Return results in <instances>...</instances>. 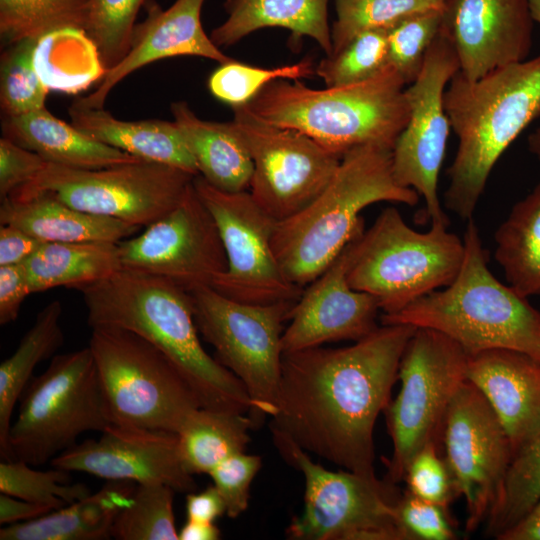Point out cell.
I'll list each match as a JSON object with an SVG mask.
<instances>
[{"instance_id": "46", "label": "cell", "mask_w": 540, "mask_h": 540, "mask_svg": "<svg viewBox=\"0 0 540 540\" xmlns=\"http://www.w3.org/2000/svg\"><path fill=\"white\" fill-rule=\"evenodd\" d=\"M261 466L260 456L242 452L226 458L209 472L228 517L235 519L247 510L250 485Z\"/></svg>"}, {"instance_id": "8", "label": "cell", "mask_w": 540, "mask_h": 540, "mask_svg": "<svg viewBox=\"0 0 540 540\" xmlns=\"http://www.w3.org/2000/svg\"><path fill=\"white\" fill-rule=\"evenodd\" d=\"M111 424L89 346L57 354L19 399L1 459L41 466L78 443L82 434L101 433Z\"/></svg>"}, {"instance_id": "45", "label": "cell", "mask_w": 540, "mask_h": 540, "mask_svg": "<svg viewBox=\"0 0 540 540\" xmlns=\"http://www.w3.org/2000/svg\"><path fill=\"white\" fill-rule=\"evenodd\" d=\"M403 480L410 493L445 508L456 494L449 468L436 442L426 444L414 455Z\"/></svg>"}, {"instance_id": "27", "label": "cell", "mask_w": 540, "mask_h": 540, "mask_svg": "<svg viewBox=\"0 0 540 540\" xmlns=\"http://www.w3.org/2000/svg\"><path fill=\"white\" fill-rule=\"evenodd\" d=\"M171 113L194 157L199 175L223 191H248L253 161L237 124L233 120H203L185 101L173 102Z\"/></svg>"}, {"instance_id": "22", "label": "cell", "mask_w": 540, "mask_h": 540, "mask_svg": "<svg viewBox=\"0 0 540 540\" xmlns=\"http://www.w3.org/2000/svg\"><path fill=\"white\" fill-rule=\"evenodd\" d=\"M205 0H175L167 9L152 3L147 17L136 24L126 56L106 71L94 92L78 98L74 105L104 108L114 87L129 74L153 62L176 56H197L219 62L232 60L217 47L201 23Z\"/></svg>"}, {"instance_id": "11", "label": "cell", "mask_w": 540, "mask_h": 540, "mask_svg": "<svg viewBox=\"0 0 540 540\" xmlns=\"http://www.w3.org/2000/svg\"><path fill=\"white\" fill-rule=\"evenodd\" d=\"M284 459L305 479L303 512L286 535L294 540H408L397 521V495L376 475L331 471L288 438L272 433Z\"/></svg>"}, {"instance_id": "4", "label": "cell", "mask_w": 540, "mask_h": 540, "mask_svg": "<svg viewBox=\"0 0 540 540\" xmlns=\"http://www.w3.org/2000/svg\"><path fill=\"white\" fill-rule=\"evenodd\" d=\"M414 206L419 194L400 186L392 150L364 145L343 155L325 189L304 209L275 224L272 247L285 277L304 288L364 229L361 211L377 202Z\"/></svg>"}, {"instance_id": "38", "label": "cell", "mask_w": 540, "mask_h": 540, "mask_svg": "<svg viewBox=\"0 0 540 540\" xmlns=\"http://www.w3.org/2000/svg\"><path fill=\"white\" fill-rule=\"evenodd\" d=\"M445 2L446 0H336V20L331 27L330 55L339 52L364 31L388 30L415 14L443 8Z\"/></svg>"}, {"instance_id": "36", "label": "cell", "mask_w": 540, "mask_h": 540, "mask_svg": "<svg viewBox=\"0 0 540 540\" xmlns=\"http://www.w3.org/2000/svg\"><path fill=\"white\" fill-rule=\"evenodd\" d=\"M86 18L87 0H0L1 41L9 46L60 29H85Z\"/></svg>"}, {"instance_id": "15", "label": "cell", "mask_w": 540, "mask_h": 540, "mask_svg": "<svg viewBox=\"0 0 540 540\" xmlns=\"http://www.w3.org/2000/svg\"><path fill=\"white\" fill-rule=\"evenodd\" d=\"M233 112L253 161L248 191L275 221L292 217L325 189L342 157L296 130L257 118L245 106Z\"/></svg>"}, {"instance_id": "25", "label": "cell", "mask_w": 540, "mask_h": 540, "mask_svg": "<svg viewBox=\"0 0 540 540\" xmlns=\"http://www.w3.org/2000/svg\"><path fill=\"white\" fill-rule=\"evenodd\" d=\"M3 137L37 153L47 163L98 169L140 159L95 140L46 107L26 114L3 117Z\"/></svg>"}, {"instance_id": "6", "label": "cell", "mask_w": 540, "mask_h": 540, "mask_svg": "<svg viewBox=\"0 0 540 540\" xmlns=\"http://www.w3.org/2000/svg\"><path fill=\"white\" fill-rule=\"evenodd\" d=\"M407 84L388 66L354 85L313 89L299 80L268 83L247 105L254 116L296 130L343 157L364 145L393 149L410 114Z\"/></svg>"}, {"instance_id": "30", "label": "cell", "mask_w": 540, "mask_h": 540, "mask_svg": "<svg viewBox=\"0 0 540 540\" xmlns=\"http://www.w3.org/2000/svg\"><path fill=\"white\" fill-rule=\"evenodd\" d=\"M22 264L32 293L56 287L81 290L122 268L118 243L105 241L45 242Z\"/></svg>"}, {"instance_id": "43", "label": "cell", "mask_w": 540, "mask_h": 540, "mask_svg": "<svg viewBox=\"0 0 540 540\" xmlns=\"http://www.w3.org/2000/svg\"><path fill=\"white\" fill-rule=\"evenodd\" d=\"M147 0H87L85 31L109 70L128 53L136 18Z\"/></svg>"}, {"instance_id": "48", "label": "cell", "mask_w": 540, "mask_h": 540, "mask_svg": "<svg viewBox=\"0 0 540 540\" xmlns=\"http://www.w3.org/2000/svg\"><path fill=\"white\" fill-rule=\"evenodd\" d=\"M47 164L37 153L2 137L0 139V198L32 180Z\"/></svg>"}, {"instance_id": "26", "label": "cell", "mask_w": 540, "mask_h": 540, "mask_svg": "<svg viewBox=\"0 0 540 540\" xmlns=\"http://www.w3.org/2000/svg\"><path fill=\"white\" fill-rule=\"evenodd\" d=\"M24 230L44 242L119 243L140 227L75 209L48 194L1 200L0 225Z\"/></svg>"}, {"instance_id": "49", "label": "cell", "mask_w": 540, "mask_h": 540, "mask_svg": "<svg viewBox=\"0 0 540 540\" xmlns=\"http://www.w3.org/2000/svg\"><path fill=\"white\" fill-rule=\"evenodd\" d=\"M32 294L23 264L0 266V324L14 322L21 306Z\"/></svg>"}, {"instance_id": "33", "label": "cell", "mask_w": 540, "mask_h": 540, "mask_svg": "<svg viewBox=\"0 0 540 540\" xmlns=\"http://www.w3.org/2000/svg\"><path fill=\"white\" fill-rule=\"evenodd\" d=\"M495 259L523 297L540 293V182L511 209L495 233Z\"/></svg>"}, {"instance_id": "55", "label": "cell", "mask_w": 540, "mask_h": 540, "mask_svg": "<svg viewBox=\"0 0 540 540\" xmlns=\"http://www.w3.org/2000/svg\"><path fill=\"white\" fill-rule=\"evenodd\" d=\"M529 151L540 160V126L528 136Z\"/></svg>"}, {"instance_id": "12", "label": "cell", "mask_w": 540, "mask_h": 540, "mask_svg": "<svg viewBox=\"0 0 540 540\" xmlns=\"http://www.w3.org/2000/svg\"><path fill=\"white\" fill-rule=\"evenodd\" d=\"M194 177L144 160L98 169L47 163L8 197L48 194L80 211L146 227L177 206Z\"/></svg>"}, {"instance_id": "17", "label": "cell", "mask_w": 540, "mask_h": 540, "mask_svg": "<svg viewBox=\"0 0 540 540\" xmlns=\"http://www.w3.org/2000/svg\"><path fill=\"white\" fill-rule=\"evenodd\" d=\"M118 248L122 268L167 279L188 292L212 286L227 269L218 228L193 182L177 206Z\"/></svg>"}, {"instance_id": "10", "label": "cell", "mask_w": 540, "mask_h": 540, "mask_svg": "<svg viewBox=\"0 0 540 540\" xmlns=\"http://www.w3.org/2000/svg\"><path fill=\"white\" fill-rule=\"evenodd\" d=\"M199 333L217 361L245 386L255 427L271 417L281 374L282 335L296 301L253 304L231 299L211 286L189 292Z\"/></svg>"}, {"instance_id": "5", "label": "cell", "mask_w": 540, "mask_h": 540, "mask_svg": "<svg viewBox=\"0 0 540 540\" xmlns=\"http://www.w3.org/2000/svg\"><path fill=\"white\" fill-rule=\"evenodd\" d=\"M463 242L464 258L453 282L395 314L382 315V324H408L439 331L468 355L510 349L540 361V311L491 273L472 219Z\"/></svg>"}, {"instance_id": "56", "label": "cell", "mask_w": 540, "mask_h": 540, "mask_svg": "<svg viewBox=\"0 0 540 540\" xmlns=\"http://www.w3.org/2000/svg\"><path fill=\"white\" fill-rule=\"evenodd\" d=\"M529 7L534 22L540 24V0H529Z\"/></svg>"}, {"instance_id": "14", "label": "cell", "mask_w": 540, "mask_h": 540, "mask_svg": "<svg viewBox=\"0 0 540 540\" xmlns=\"http://www.w3.org/2000/svg\"><path fill=\"white\" fill-rule=\"evenodd\" d=\"M193 185L214 218L227 258L226 271L211 287L245 303L297 301L304 288L285 277L272 247L277 221L249 191H223L200 175L194 177Z\"/></svg>"}, {"instance_id": "37", "label": "cell", "mask_w": 540, "mask_h": 540, "mask_svg": "<svg viewBox=\"0 0 540 540\" xmlns=\"http://www.w3.org/2000/svg\"><path fill=\"white\" fill-rule=\"evenodd\" d=\"M175 490L163 483H138L129 504L115 519L117 540H178L174 516Z\"/></svg>"}, {"instance_id": "52", "label": "cell", "mask_w": 540, "mask_h": 540, "mask_svg": "<svg viewBox=\"0 0 540 540\" xmlns=\"http://www.w3.org/2000/svg\"><path fill=\"white\" fill-rule=\"evenodd\" d=\"M51 508L19 499L4 493L0 494V524L10 525L39 518L49 512Z\"/></svg>"}, {"instance_id": "18", "label": "cell", "mask_w": 540, "mask_h": 540, "mask_svg": "<svg viewBox=\"0 0 540 540\" xmlns=\"http://www.w3.org/2000/svg\"><path fill=\"white\" fill-rule=\"evenodd\" d=\"M441 439L456 495L466 502V530L474 531L488 516L513 450L491 405L467 379L450 403Z\"/></svg>"}, {"instance_id": "51", "label": "cell", "mask_w": 540, "mask_h": 540, "mask_svg": "<svg viewBox=\"0 0 540 540\" xmlns=\"http://www.w3.org/2000/svg\"><path fill=\"white\" fill-rule=\"evenodd\" d=\"M226 513V507L217 488L212 485L201 492L186 495V514L188 520L215 522Z\"/></svg>"}, {"instance_id": "7", "label": "cell", "mask_w": 540, "mask_h": 540, "mask_svg": "<svg viewBox=\"0 0 540 540\" xmlns=\"http://www.w3.org/2000/svg\"><path fill=\"white\" fill-rule=\"evenodd\" d=\"M442 222L426 232L411 228L395 207L385 208L358 237L348 281L392 315L422 296L447 287L464 258V242Z\"/></svg>"}, {"instance_id": "39", "label": "cell", "mask_w": 540, "mask_h": 540, "mask_svg": "<svg viewBox=\"0 0 540 540\" xmlns=\"http://www.w3.org/2000/svg\"><path fill=\"white\" fill-rule=\"evenodd\" d=\"M21 460H2L0 463V492L41 504L52 510L60 509L89 495L83 483H70V472L54 468L40 471Z\"/></svg>"}, {"instance_id": "13", "label": "cell", "mask_w": 540, "mask_h": 540, "mask_svg": "<svg viewBox=\"0 0 540 540\" xmlns=\"http://www.w3.org/2000/svg\"><path fill=\"white\" fill-rule=\"evenodd\" d=\"M467 361L464 349L439 331L417 328L410 338L399 366V394L386 408L390 482L402 481L414 455L441 437L450 403L466 380Z\"/></svg>"}, {"instance_id": "23", "label": "cell", "mask_w": 540, "mask_h": 540, "mask_svg": "<svg viewBox=\"0 0 540 540\" xmlns=\"http://www.w3.org/2000/svg\"><path fill=\"white\" fill-rule=\"evenodd\" d=\"M466 379L487 399L514 451L540 426V361L510 349L468 355Z\"/></svg>"}, {"instance_id": "44", "label": "cell", "mask_w": 540, "mask_h": 540, "mask_svg": "<svg viewBox=\"0 0 540 540\" xmlns=\"http://www.w3.org/2000/svg\"><path fill=\"white\" fill-rule=\"evenodd\" d=\"M443 8L410 16L387 30L388 64L407 85L421 71L426 53L439 34Z\"/></svg>"}, {"instance_id": "54", "label": "cell", "mask_w": 540, "mask_h": 540, "mask_svg": "<svg viewBox=\"0 0 540 540\" xmlns=\"http://www.w3.org/2000/svg\"><path fill=\"white\" fill-rule=\"evenodd\" d=\"M497 539L540 540V519L524 518Z\"/></svg>"}, {"instance_id": "42", "label": "cell", "mask_w": 540, "mask_h": 540, "mask_svg": "<svg viewBox=\"0 0 540 540\" xmlns=\"http://www.w3.org/2000/svg\"><path fill=\"white\" fill-rule=\"evenodd\" d=\"M314 73V63L309 57L275 68L251 66L232 59L220 64L210 75L208 88L216 99L234 108L247 105L274 80H298L311 77Z\"/></svg>"}, {"instance_id": "40", "label": "cell", "mask_w": 540, "mask_h": 540, "mask_svg": "<svg viewBox=\"0 0 540 540\" xmlns=\"http://www.w3.org/2000/svg\"><path fill=\"white\" fill-rule=\"evenodd\" d=\"M36 40H22L6 46L0 64V104L3 117L42 109L49 89L34 65Z\"/></svg>"}, {"instance_id": "16", "label": "cell", "mask_w": 540, "mask_h": 540, "mask_svg": "<svg viewBox=\"0 0 540 540\" xmlns=\"http://www.w3.org/2000/svg\"><path fill=\"white\" fill-rule=\"evenodd\" d=\"M459 71L456 51L442 30L429 47L417 78L406 86L408 122L392 149L396 182L424 198L431 222L449 225L441 207L438 180L450 133L444 93Z\"/></svg>"}, {"instance_id": "2", "label": "cell", "mask_w": 540, "mask_h": 540, "mask_svg": "<svg viewBox=\"0 0 540 540\" xmlns=\"http://www.w3.org/2000/svg\"><path fill=\"white\" fill-rule=\"evenodd\" d=\"M79 291L90 328L126 329L149 341L175 365L202 407L251 411L243 383L203 348L188 291L167 279L125 268Z\"/></svg>"}, {"instance_id": "9", "label": "cell", "mask_w": 540, "mask_h": 540, "mask_svg": "<svg viewBox=\"0 0 540 540\" xmlns=\"http://www.w3.org/2000/svg\"><path fill=\"white\" fill-rule=\"evenodd\" d=\"M93 354L112 424L175 432L200 401L170 359L143 337L91 328Z\"/></svg>"}, {"instance_id": "3", "label": "cell", "mask_w": 540, "mask_h": 540, "mask_svg": "<svg viewBox=\"0 0 540 540\" xmlns=\"http://www.w3.org/2000/svg\"><path fill=\"white\" fill-rule=\"evenodd\" d=\"M444 105L458 138L444 204L469 220L498 159L540 118V55L476 80L458 71L447 85Z\"/></svg>"}, {"instance_id": "1", "label": "cell", "mask_w": 540, "mask_h": 540, "mask_svg": "<svg viewBox=\"0 0 540 540\" xmlns=\"http://www.w3.org/2000/svg\"><path fill=\"white\" fill-rule=\"evenodd\" d=\"M416 329L382 324L347 347L283 354L271 432L345 470L375 476L374 426Z\"/></svg>"}, {"instance_id": "28", "label": "cell", "mask_w": 540, "mask_h": 540, "mask_svg": "<svg viewBox=\"0 0 540 540\" xmlns=\"http://www.w3.org/2000/svg\"><path fill=\"white\" fill-rule=\"evenodd\" d=\"M136 483L106 481L94 493L39 518L5 525L0 540H107Z\"/></svg>"}, {"instance_id": "19", "label": "cell", "mask_w": 540, "mask_h": 540, "mask_svg": "<svg viewBox=\"0 0 540 540\" xmlns=\"http://www.w3.org/2000/svg\"><path fill=\"white\" fill-rule=\"evenodd\" d=\"M106 481L158 482L190 493L197 484L184 467L175 432L111 424L97 439L76 443L51 462Z\"/></svg>"}, {"instance_id": "50", "label": "cell", "mask_w": 540, "mask_h": 540, "mask_svg": "<svg viewBox=\"0 0 540 540\" xmlns=\"http://www.w3.org/2000/svg\"><path fill=\"white\" fill-rule=\"evenodd\" d=\"M45 242L12 225L0 226V266L25 262Z\"/></svg>"}, {"instance_id": "41", "label": "cell", "mask_w": 540, "mask_h": 540, "mask_svg": "<svg viewBox=\"0 0 540 540\" xmlns=\"http://www.w3.org/2000/svg\"><path fill=\"white\" fill-rule=\"evenodd\" d=\"M387 66V30H368L356 35L339 52L323 58L315 74L326 87H339L365 82Z\"/></svg>"}, {"instance_id": "31", "label": "cell", "mask_w": 540, "mask_h": 540, "mask_svg": "<svg viewBox=\"0 0 540 540\" xmlns=\"http://www.w3.org/2000/svg\"><path fill=\"white\" fill-rule=\"evenodd\" d=\"M63 306L53 300L36 315L14 353L0 364V456L6 452L7 438L16 403L42 361L55 356L64 343L61 326Z\"/></svg>"}, {"instance_id": "53", "label": "cell", "mask_w": 540, "mask_h": 540, "mask_svg": "<svg viewBox=\"0 0 540 540\" xmlns=\"http://www.w3.org/2000/svg\"><path fill=\"white\" fill-rule=\"evenodd\" d=\"M179 540H218L221 538L220 529L215 522L188 520L178 531Z\"/></svg>"}, {"instance_id": "57", "label": "cell", "mask_w": 540, "mask_h": 540, "mask_svg": "<svg viewBox=\"0 0 540 540\" xmlns=\"http://www.w3.org/2000/svg\"><path fill=\"white\" fill-rule=\"evenodd\" d=\"M525 518L540 519V501Z\"/></svg>"}, {"instance_id": "34", "label": "cell", "mask_w": 540, "mask_h": 540, "mask_svg": "<svg viewBox=\"0 0 540 540\" xmlns=\"http://www.w3.org/2000/svg\"><path fill=\"white\" fill-rule=\"evenodd\" d=\"M34 65L49 90L68 94L101 81L107 71L96 44L81 28L56 30L38 39Z\"/></svg>"}, {"instance_id": "35", "label": "cell", "mask_w": 540, "mask_h": 540, "mask_svg": "<svg viewBox=\"0 0 540 540\" xmlns=\"http://www.w3.org/2000/svg\"><path fill=\"white\" fill-rule=\"evenodd\" d=\"M540 501V426L513 451L501 488L485 520L496 539Z\"/></svg>"}, {"instance_id": "20", "label": "cell", "mask_w": 540, "mask_h": 540, "mask_svg": "<svg viewBox=\"0 0 540 540\" xmlns=\"http://www.w3.org/2000/svg\"><path fill=\"white\" fill-rule=\"evenodd\" d=\"M358 232L336 259L307 285L282 335L283 354L340 340L358 341L378 326L376 299L348 281Z\"/></svg>"}, {"instance_id": "29", "label": "cell", "mask_w": 540, "mask_h": 540, "mask_svg": "<svg viewBox=\"0 0 540 540\" xmlns=\"http://www.w3.org/2000/svg\"><path fill=\"white\" fill-rule=\"evenodd\" d=\"M329 1L226 0L227 18L212 30L210 38L217 47L225 48L259 29L284 28L295 42L312 38L328 56L332 52Z\"/></svg>"}, {"instance_id": "32", "label": "cell", "mask_w": 540, "mask_h": 540, "mask_svg": "<svg viewBox=\"0 0 540 540\" xmlns=\"http://www.w3.org/2000/svg\"><path fill=\"white\" fill-rule=\"evenodd\" d=\"M247 413L199 407L177 431L179 452L192 475L209 474L226 458L245 452L255 428Z\"/></svg>"}, {"instance_id": "47", "label": "cell", "mask_w": 540, "mask_h": 540, "mask_svg": "<svg viewBox=\"0 0 540 540\" xmlns=\"http://www.w3.org/2000/svg\"><path fill=\"white\" fill-rule=\"evenodd\" d=\"M447 508L423 500L408 490L396 505L397 521L408 540H452L456 538Z\"/></svg>"}, {"instance_id": "21", "label": "cell", "mask_w": 540, "mask_h": 540, "mask_svg": "<svg viewBox=\"0 0 540 540\" xmlns=\"http://www.w3.org/2000/svg\"><path fill=\"white\" fill-rule=\"evenodd\" d=\"M533 18L529 0H446L441 30L468 80L528 58Z\"/></svg>"}, {"instance_id": "24", "label": "cell", "mask_w": 540, "mask_h": 540, "mask_svg": "<svg viewBox=\"0 0 540 540\" xmlns=\"http://www.w3.org/2000/svg\"><path fill=\"white\" fill-rule=\"evenodd\" d=\"M71 123L83 133L140 160L162 163L194 176L198 168L183 134L175 121H126L115 118L104 108L72 104Z\"/></svg>"}]
</instances>
